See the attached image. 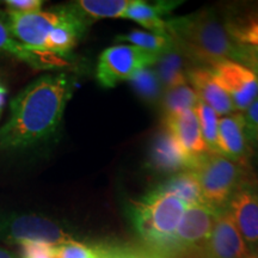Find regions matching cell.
I'll use <instances>...</instances> for the list:
<instances>
[{
    "label": "cell",
    "instance_id": "d6986e66",
    "mask_svg": "<svg viewBox=\"0 0 258 258\" xmlns=\"http://www.w3.org/2000/svg\"><path fill=\"white\" fill-rule=\"evenodd\" d=\"M131 0H78L67 5L86 23L102 18H122Z\"/></svg>",
    "mask_w": 258,
    "mask_h": 258
},
{
    "label": "cell",
    "instance_id": "d6a6232c",
    "mask_svg": "<svg viewBox=\"0 0 258 258\" xmlns=\"http://www.w3.org/2000/svg\"><path fill=\"white\" fill-rule=\"evenodd\" d=\"M5 96H6V90L0 85V112H2L3 105H4L5 103Z\"/></svg>",
    "mask_w": 258,
    "mask_h": 258
},
{
    "label": "cell",
    "instance_id": "4316f807",
    "mask_svg": "<svg viewBox=\"0 0 258 258\" xmlns=\"http://www.w3.org/2000/svg\"><path fill=\"white\" fill-rule=\"evenodd\" d=\"M54 258H105V249L99 246L78 243L76 240L66 241L53 246Z\"/></svg>",
    "mask_w": 258,
    "mask_h": 258
},
{
    "label": "cell",
    "instance_id": "277c9868",
    "mask_svg": "<svg viewBox=\"0 0 258 258\" xmlns=\"http://www.w3.org/2000/svg\"><path fill=\"white\" fill-rule=\"evenodd\" d=\"M201 189L203 203L214 211L226 208L233 194L250 178L249 166L219 153H208L194 170Z\"/></svg>",
    "mask_w": 258,
    "mask_h": 258
},
{
    "label": "cell",
    "instance_id": "5bb4252c",
    "mask_svg": "<svg viewBox=\"0 0 258 258\" xmlns=\"http://www.w3.org/2000/svg\"><path fill=\"white\" fill-rule=\"evenodd\" d=\"M148 165L161 173L192 171L194 161L179 146L173 135L164 127L154 138Z\"/></svg>",
    "mask_w": 258,
    "mask_h": 258
},
{
    "label": "cell",
    "instance_id": "8992f818",
    "mask_svg": "<svg viewBox=\"0 0 258 258\" xmlns=\"http://www.w3.org/2000/svg\"><path fill=\"white\" fill-rule=\"evenodd\" d=\"M0 240L18 245L27 240L57 245L73 240V238L59 224L41 215L2 213Z\"/></svg>",
    "mask_w": 258,
    "mask_h": 258
},
{
    "label": "cell",
    "instance_id": "8fae6325",
    "mask_svg": "<svg viewBox=\"0 0 258 258\" xmlns=\"http://www.w3.org/2000/svg\"><path fill=\"white\" fill-rule=\"evenodd\" d=\"M250 251L227 209L218 213L201 258H245Z\"/></svg>",
    "mask_w": 258,
    "mask_h": 258
},
{
    "label": "cell",
    "instance_id": "3957f363",
    "mask_svg": "<svg viewBox=\"0 0 258 258\" xmlns=\"http://www.w3.org/2000/svg\"><path fill=\"white\" fill-rule=\"evenodd\" d=\"M186 206L176 196L154 188L129 206V219L145 243L171 251L173 237Z\"/></svg>",
    "mask_w": 258,
    "mask_h": 258
},
{
    "label": "cell",
    "instance_id": "ba28073f",
    "mask_svg": "<svg viewBox=\"0 0 258 258\" xmlns=\"http://www.w3.org/2000/svg\"><path fill=\"white\" fill-rule=\"evenodd\" d=\"M218 85L230 97L234 111L243 114L258 98V76L233 60H225L212 69Z\"/></svg>",
    "mask_w": 258,
    "mask_h": 258
},
{
    "label": "cell",
    "instance_id": "52a82bcc",
    "mask_svg": "<svg viewBox=\"0 0 258 258\" xmlns=\"http://www.w3.org/2000/svg\"><path fill=\"white\" fill-rule=\"evenodd\" d=\"M69 15L67 6L54 8L47 11H37L32 14L8 12L9 29L18 42L28 49L42 51L47 37L53 29L60 24Z\"/></svg>",
    "mask_w": 258,
    "mask_h": 258
},
{
    "label": "cell",
    "instance_id": "4dcf8cb0",
    "mask_svg": "<svg viewBox=\"0 0 258 258\" xmlns=\"http://www.w3.org/2000/svg\"><path fill=\"white\" fill-rule=\"evenodd\" d=\"M44 2L42 0H6L5 5L9 11L17 12V14H32V12L41 11Z\"/></svg>",
    "mask_w": 258,
    "mask_h": 258
},
{
    "label": "cell",
    "instance_id": "6da1fadb",
    "mask_svg": "<svg viewBox=\"0 0 258 258\" xmlns=\"http://www.w3.org/2000/svg\"><path fill=\"white\" fill-rule=\"evenodd\" d=\"M73 90L66 73L44 74L11 101L10 117L0 128V151H23L49 139L57 131Z\"/></svg>",
    "mask_w": 258,
    "mask_h": 258
},
{
    "label": "cell",
    "instance_id": "cb8c5ba5",
    "mask_svg": "<svg viewBox=\"0 0 258 258\" xmlns=\"http://www.w3.org/2000/svg\"><path fill=\"white\" fill-rule=\"evenodd\" d=\"M161 102L165 115H170L185 110H194L200 99L191 86L186 84V85L167 89L163 95Z\"/></svg>",
    "mask_w": 258,
    "mask_h": 258
},
{
    "label": "cell",
    "instance_id": "9a60e30c",
    "mask_svg": "<svg viewBox=\"0 0 258 258\" xmlns=\"http://www.w3.org/2000/svg\"><path fill=\"white\" fill-rule=\"evenodd\" d=\"M186 78L191 84L200 102L207 104L217 115L227 116L234 111L230 97L218 85L208 67H191L186 72Z\"/></svg>",
    "mask_w": 258,
    "mask_h": 258
},
{
    "label": "cell",
    "instance_id": "7c38bea8",
    "mask_svg": "<svg viewBox=\"0 0 258 258\" xmlns=\"http://www.w3.org/2000/svg\"><path fill=\"white\" fill-rule=\"evenodd\" d=\"M164 127L173 135L183 151L191 158L194 170L206 154L211 153L202 138L195 109L165 115Z\"/></svg>",
    "mask_w": 258,
    "mask_h": 258
},
{
    "label": "cell",
    "instance_id": "30bf717a",
    "mask_svg": "<svg viewBox=\"0 0 258 258\" xmlns=\"http://www.w3.org/2000/svg\"><path fill=\"white\" fill-rule=\"evenodd\" d=\"M250 253H258V182L250 177L226 206Z\"/></svg>",
    "mask_w": 258,
    "mask_h": 258
},
{
    "label": "cell",
    "instance_id": "1f68e13d",
    "mask_svg": "<svg viewBox=\"0 0 258 258\" xmlns=\"http://www.w3.org/2000/svg\"><path fill=\"white\" fill-rule=\"evenodd\" d=\"M105 258H158L135 251L121 250V249H105Z\"/></svg>",
    "mask_w": 258,
    "mask_h": 258
},
{
    "label": "cell",
    "instance_id": "5b68a950",
    "mask_svg": "<svg viewBox=\"0 0 258 258\" xmlns=\"http://www.w3.org/2000/svg\"><path fill=\"white\" fill-rule=\"evenodd\" d=\"M159 55L132 44L106 48L99 55L96 78L103 88H115L118 83L131 80L139 71L157 63Z\"/></svg>",
    "mask_w": 258,
    "mask_h": 258
},
{
    "label": "cell",
    "instance_id": "603a6c76",
    "mask_svg": "<svg viewBox=\"0 0 258 258\" xmlns=\"http://www.w3.org/2000/svg\"><path fill=\"white\" fill-rule=\"evenodd\" d=\"M225 28L235 44L258 46V12L232 18Z\"/></svg>",
    "mask_w": 258,
    "mask_h": 258
},
{
    "label": "cell",
    "instance_id": "7402d4cb",
    "mask_svg": "<svg viewBox=\"0 0 258 258\" xmlns=\"http://www.w3.org/2000/svg\"><path fill=\"white\" fill-rule=\"evenodd\" d=\"M115 40L117 42H129L132 46L139 47L158 55L175 49V43L169 35L156 34V32L132 30L128 34L120 35Z\"/></svg>",
    "mask_w": 258,
    "mask_h": 258
},
{
    "label": "cell",
    "instance_id": "484cf974",
    "mask_svg": "<svg viewBox=\"0 0 258 258\" xmlns=\"http://www.w3.org/2000/svg\"><path fill=\"white\" fill-rule=\"evenodd\" d=\"M195 112L198 115L200 129L208 150L212 153H219L218 148V124L219 118L217 112L209 108L205 103L199 102L195 108Z\"/></svg>",
    "mask_w": 258,
    "mask_h": 258
},
{
    "label": "cell",
    "instance_id": "e0dca14e",
    "mask_svg": "<svg viewBox=\"0 0 258 258\" xmlns=\"http://www.w3.org/2000/svg\"><path fill=\"white\" fill-rule=\"evenodd\" d=\"M178 4H182V2H157L151 4L141 0H131L122 18L132 19L156 34L167 35L166 21L163 17L169 15Z\"/></svg>",
    "mask_w": 258,
    "mask_h": 258
},
{
    "label": "cell",
    "instance_id": "2e32d148",
    "mask_svg": "<svg viewBox=\"0 0 258 258\" xmlns=\"http://www.w3.org/2000/svg\"><path fill=\"white\" fill-rule=\"evenodd\" d=\"M67 9H69V15L60 24H57L53 29L49 36L47 37L44 46L42 48V53H49L54 55L67 54L78 43L79 38L85 32L89 23H86L82 17L74 14L69 6Z\"/></svg>",
    "mask_w": 258,
    "mask_h": 258
},
{
    "label": "cell",
    "instance_id": "44dd1931",
    "mask_svg": "<svg viewBox=\"0 0 258 258\" xmlns=\"http://www.w3.org/2000/svg\"><path fill=\"white\" fill-rule=\"evenodd\" d=\"M156 72L161 85L166 90L188 84L184 56L176 48L159 55Z\"/></svg>",
    "mask_w": 258,
    "mask_h": 258
},
{
    "label": "cell",
    "instance_id": "f546056e",
    "mask_svg": "<svg viewBox=\"0 0 258 258\" xmlns=\"http://www.w3.org/2000/svg\"><path fill=\"white\" fill-rule=\"evenodd\" d=\"M246 134L251 150L258 148V98L251 104L247 110L243 112Z\"/></svg>",
    "mask_w": 258,
    "mask_h": 258
},
{
    "label": "cell",
    "instance_id": "9c48e42d",
    "mask_svg": "<svg viewBox=\"0 0 258 258\" xmlns=\"http://www.w3.org/2000/svg\"><path fill=\"white\" fill-rule=\"evenodd\" d=\"M218 213L206 205L186 206L173 237L171 251L200 254L211 235Z\"/></svg>",
    "mask_w": 258,
    "mask_h": 258
},
{
    "label": "cell",
    "instance_id": "83f0119b",
    "mask_svg": "<svg viewBox=\"0 0 258 258\" xmlns=\"http://www.w3.org/2000/svg\"><path fill=\"white\" fill-rule=\"evenodd\" d=\"M232 60L243 64L244 67L258 76V46L237 44Z\"/></svg>",
    "mask_w": 258,
    "mask_h": 258
},
{
    "label": "cell",
    "instance_id": "7a4b0ae2",
    "mask_svg": "<svg viewBox=\"0 0 258 258\" xmlns=\"http://www.w3.org/2000/svg\"><path fill=\"white\" fill-rule=\"evenodd\" d=\"M166 32L183 56L208 69L232 60L237 47L225 24L208 10L167 19Z\"/></svg>",
    "mask_w": 258,
    "mask_h": 258
},
{
    "label": "cell",
    "instance_id": "ac0fdd59",
    "mask_svg": "<svg viewBox=\"0 0 258 258\" xmlns=\"http://www.w3.org/2000/svg\"><path fill=\"white\" fill-rule=\"evenodd\" d=\"M0 54L14 56L23 61L34 69L48 70L55 66H61V61L54 54L34 51L25 48L12 36L9 25L0 19Z\"/></svg>",
    "mask_w": 258,
    "mask_h": 258
},
{
    "label": "cell",
    "instance_id": "e575fe53",
    "mask_svg": "<svg viewBox=\"0 0 258 258\" xmlns=\"http://www.w3.org/2000/svg\"><path fill=\"white\" fill-rule=\"evenodd\" d=\"M245 258H258V253H250L249 256H246Z\"/></svg>",
    "mask_w": 258,
    "mask_h": 258
},
{
    "label": "cell",
    "instance_id": "836d02e7",
    "mask_svg": "<svg viewBox=\"0 0 258 258\" xmlns=\"http://www.w3.org/2000/svg\"><path fill=\"white\" fill-rule=\"evenodd\" d=\"M0 258H17L14 253H11L10 251L0 247Z\"/></svg>",
    "mask_w": 258,
    "mask_h": 258
},
{
    "label": "cell",
    "instance_id": "d4e9b609",
    "mask_svg": "<svg viewBox=\"0 0 258 258\" xmlns=\"http://www.w3.org/2000/svg\"><path fill=\"white\" fill-rule=\"evenodd\" d=\"M132 88L141 99L147 103H156L161 98V83L156 71L144 69L129 80Z\"/></svg>",
    "mask_w": 258,
    "mask_h": 258
},
{
    "label": "cell",
    "instance_id": "f1b7e54d",
    "mask_svg": "<svg viewBox=\"0 0 258 258\" xmlns=\"http://www.w3.org/2000/svg\"><path fill=\"white\" fill-rule=\"evenodd\" d=\"M21 258H54L53 244L46 241L27 240L19 244Z\"/></svg>",
    "mask_w": 258,
    "mask_h": 258
},
{
    "label": "cell",
    "instance_id": "4fadbf2b",
    "mask_svg": "<svg viewBox=\"0 0 258 258\" xmlns=\"http://www.w3.org/2000/svg\"><path fill=\"white\" fill-rule=\"evenodd\" d=\"M219 154L228 159L249 166L252 154L246 134L244 116L240 112L222 116L218 124Z\"/></svg>",
    "mask_w": 258,
    "mask_h": 258
},
{
    "label": "cell",
    "instance_id": "ffe728a7",
    "mask_svg": "<svg viewBox=\"0 0 258 258\" xmlns=\"http://www.w3.org/2000/svg\"><path fill=\"white\" fill-rule=\"evenodd\" d=\"M160 191L176 196L185 206L205 205L198 177L194 171H182L156 186Z\"/></svg>",
    "mask_w": 258,
    "mask_h": 258
}]
</instances>
